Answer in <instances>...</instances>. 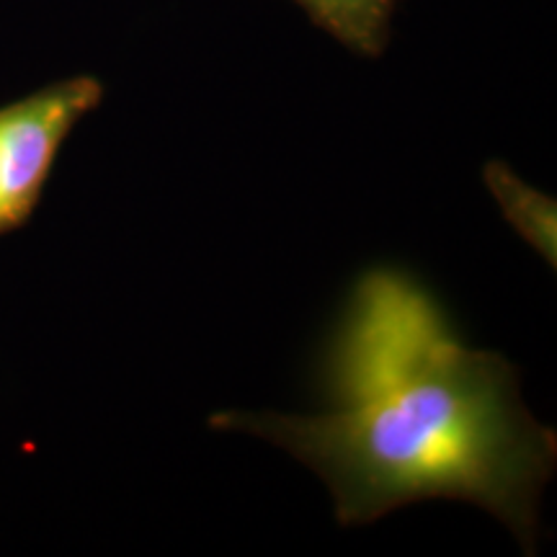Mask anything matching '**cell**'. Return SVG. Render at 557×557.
Wrapping results in <instances>:
<instances>
[{
    "label": "cell",
    "instance_id": "6da1fadb",
    "mask_svg": "<svg viewBox=\"0 0 557 557\" xmlns=\"http://www.w3.org/2000/svg\"><path fill=\"white\" fill-rule=\"evenodd\" d=\"M329 413L209 418L287 449L331 487L341 527H364L429 498L470 500L532 555L555 429L519 398L517 367L465 346L413 276H361L320 367Z\"/></svg>",
    "mask_w": 557,
    "mask_h": 557
},
{
    "label": "cell",
    "instance_id": "7a4b0ae2",
    "mask_svg": "<svg viewBox=\"0 0 557 557\" xmlns=\"http://www.w3.org/2000/svg\"><path fill=\"white\" fill-rule=\"evenodd\" d=\"M101 99L99 78L75 75L0 107V235L32 220L62 143Z\"/></svg>",
    "mask_w": 557,
    "mask_h": 557
},
{
    "label": "cell",
    "instance_id": "3957f363",
    "mask_svg": "<svg viewBox=\"0 0 557 557\" xmlns=\"http://www.w3.org/2000/svg\"><path fill=\"white\" fill-rule=\"evenodd\" d=\"M333 39L361 58H380L389 39L395 0H295Z\"/></svg>",
    "mask_w": 557,
    "mask_h": 557
},
{
    "label": "cell",
    "instance_id": "277c9868",
    "mask_svg": "<svg viewBox=\"0 0 557 557\" xmlns=\"http://www.w3.org/2000/svg\"><path fill=\"white\" fill-rule=\"evenodd\" d=\"M483 178L500 209H504V218L511 222L513 230L529 246L540 250L542 259L549 267H555V199L527 186L517 173L508 169L506 163H498V160L485 165Z\"/></svg>",
    "mask_w": 557,
    "mask_h": 557
}]
</instances>
